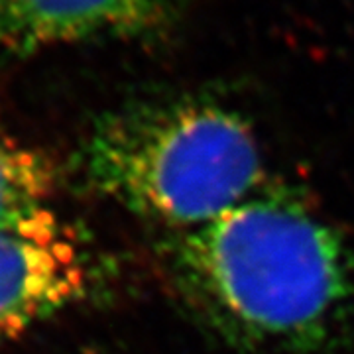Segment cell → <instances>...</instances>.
I'll use <instances>...</instances> for the list:
<instances>
[{
  "label": "cell",
  "instance_id": "1",
  "mask_svg": "<svg viewBox=\"0 0 354 354\" xmlns=\"http://www.w3.org/2000/svg\"><path fill=\"white\" fill-rule=\"evenodd\" d=\"M165 260L197 315L242 346L317 348L353 304V260L339 232L278 195L167 234Z\"/></svg>",
  "mask_w": 354,
  "mask_h": 354
},
{
  "label": "cell",
  "instance_id": "2",
  "mask_svg": "<svg viewBox=\"0 0 354 354\" xmlns=\"http://www.w3.org/2000/svg\"><path fill=\"white\" fill-rule=\"evenodd\" d=\"M88 187L167 230L199 228L264 193L248 120L209 99L138 102L101 118L79 150Z\"/></svg>",
  "mask_w": 354,
  "mask_h": 354
},
{
  "label": "cell",
  "instance_id": "3",
  "mask_svg": "<svg viewBox=\"0 0 354 354\" xmlns=\"http://www.w3.org/2000/svg\"><path fill=\"white\" fill-rule=\"evenodd\" d=\"M91 283L87 246L51 209L0 227V339L81 301Z\"/></svg>",
  "mask_w": 354,
  "mask_h": 354
},
{
  "label": "cell",
  "instance_id": "4",
  "mask_svg": "<svg viewBox=\"0 0 354 354\" xmlns=\"http://www.w3.org/2000/svg\"><path fill=\"white\" fill-rule=\"evenodd\" d=\"M169 0H10L0 10V55L26 57L81 41L142 38L167 22Z\"/></svg>",
  "mask_w": 354,
  "mask_h": 354
},
{
  "label": "cell",
  "instance_id": "5",
  "mask_svg": "<svg viewBox=\"0 0 354 354\" xmlns=\"http://www.w3.org/2000/svg\"><path fill=\"white\" fill-rule=\"evenodd\" d=\"M55 185L48 156L0 134V227L50 211Z\"/></svg>",
  "mask_w": 354,
  "mask_h": 354
},
{
  "label": "cell",
  "instance_id": "6",
  "mask_svg": "<svg viewBox=\"0 0 354 354\" xmlns=\"http://www.w3.org/2000/svg\"><path fill=\"white\" fill-rule=\"evenodd\" d=\"M8 2H10V0H0V10H2V8H4V6L8 4Z\"/></svg>",
  "mask_w": 354,
  "mask_h": 354
}]
</instances>
